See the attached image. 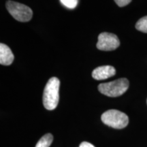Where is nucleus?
Returning a JSON list of instances; mask_svg holds the SVG:
<instances>
[{"label": "nucleus", "mask_w": 147, "mask_h": 147, "mask_svg": "<svg viewBox=\"0 0 147 147\" xmlns=\"http://www.w3.org/2000/svg\"><path fill=\"white\" fill-rule=\"evenodd\" d=\"M6 8L12 17L18 21L28 22L32 18V9L23 3L8 1L6 2Z\"/></svg>", "instance_id": "4"}, {"label": "nucleus", "mask_w": 147, "mask_h": 147, "mask_svg": "<svg viewBox=\"0 0 147 147\" xmlns=\"http://www.w3.org/2000/svg\"><path fill=\"white\" fill-rule=\"evenodd\" d=\"M14 59V55L8 46L5 44H0V64L3 65H10Z\"/></svg>", "instance_id": "7"}, {"label": "nucleus", "mask_w": 147, "mask_h": 147, "mask_svg": "<svg viewBox=\"0 0 147 147\" xmlns=\"http://www.w3.org/2000/svg\"></svg>", "instance_id": "13"}, {"label": "nucleus", "mask_w": 147, "mask_h": 147, "mask_svg": "<svg viewBox=\"0 0 147 147\" xmlns=\"http://www.w3.org/2000/svg\"><path fill=\"white\" fill-rule=\"evenodd\" d=\"M79 147H95V146H94L93 144H91V143H89V142H82L81 144H80Z\"/></svg>", "instance_id": "12"}, {"label": "nucleus", "mask_w": 147, "mask_h": 147, "mask_svg": "<svg viewBox=\"0 0 147 147\" xmlns=\"http://www.w3.org/2000/svg\"><path fill=\"white\" fill-rule=\"evenodd\" d=\"M64 6L69 9H74L77 6L78 0H60Z\"/></svg>", "instance_id": "10"}, {"label": "nucleus", "mask_w": 147, "mask_h": 147, "mask_svg": "<svg viewBox=\"0 0 147 147\" xmlns=\"http://www.w3.org/2000/svg\"><path fill=\"white\" fill-rule=\"evenodd\" d=\"M120 45L118 37L111 33L103 32L98 36L97 48L99 50L111 51L117 49Z\"/></svg>", "instance_id": "5"}, {"label": "nucleus", "mask_w": 147, "mask_h": 147, "mask_svg": "<svg viewBox=\"0 0 147 147\" xmlns=\"http://www.w3.org/2000/svg\"><path fill=\"white\" fill-rule=\"evenodd\" d=\"M129 88V81L127 78H119L114 81L100 84L98 90L102 94L108 97H116L125 93Z\"/></svg>", "instance_id": "2"}, {"label": "nucleus", "mask_w": 147, "mask_h": 147, "mask_svg": "<svg viewBox=\"0 0 147 147\" xmlns=\"http://www.w3.org/2000/svg\"><path fill=\"white\" fill-rule=\"evenodd\" d=\"M60 81L56 77L50 78L46 84L43 93V104L47 110H52L56 108L58 105L59 95Z\"/></svg>", "instance_id": "1"}, {"label": "nucleus", "mask_w": 147, "mask_h": 147, "mask_svg": "<svg viewBox=\"0 0 147 147\" xmlns=\"http://www.w3.org/2000/svg\"><path fill=\"white\" fill-rule=\"evenodd\" d=\"M102 122L106 125L115 129L125 128L129 123L127 115L117 110H109L102 114Z\"/></svg>", "instance_id": "3"}, {"label": "nucleus", "mask_w": 147, "mask_h": 147, "mask_svg": "<svg viewBox=\"0 0 147 147\" xmlns=\"http://www.w3.org/2000/svg\"><path fill=\"white\" fill-rule=\"evenodd\" d=\"M116 69L111 65H103L97 67L92 72V77L97 80H103L115 76Z\"/></svg>", "instance_id": "6"}, {"label": "nucleus", "mask_w": 147, "mask_h": 147, "mask_svg": "<svg viewBox=\"0 0 147 147\" xmlns=\"http://www.w3.org/2000/svg\"><path fill=\"white\" fill-rule=\"evenodd\" d=\"M53 140V135L51 134H45L38 141L35 147H49Z\"/></svg>", "instance_id": "8"}, {"label": "nucleus", "mask_w": 147, "mask_h": 147, "mask_svg": "<svg viewBox=\"0 0 147 147\" xmlns=\"http://www.w3.org/2000/svg\"><path fill=\"white\" fill-rule=\"evenodd\" d=\"M115 1L119 7H123L128 5L131 2V0H115Z\"/></svg>", "instance_id": "11"}, {"label": "nucleus", "mask_w": 147, "mask_h": 147, "mask_svg": "<svg viewBox=\"0 0 147 147\" xmlns=\"http://www.w3.org/2000/svg\"><path fill=\"white\" fill-rule=\"evenodd\" d=\"M136 28L140 32L147 33V16L138 20L136 24Z\"/></svg>", "instance_id": "9"}]
</instances>
